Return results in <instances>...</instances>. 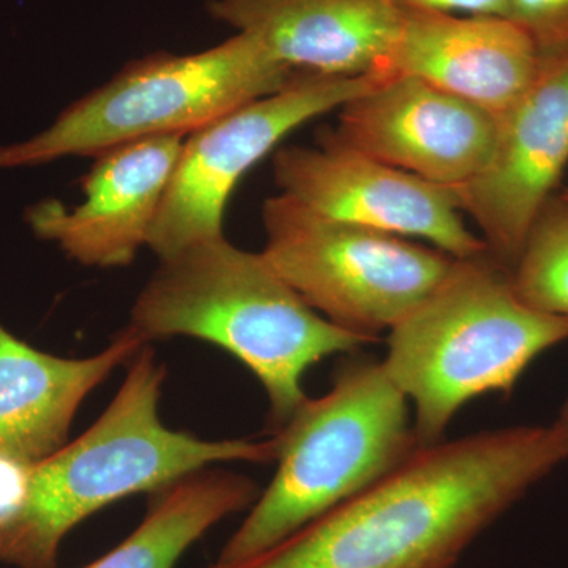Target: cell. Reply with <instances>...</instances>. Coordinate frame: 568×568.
Segmentation results:
<instances>
[{
    "label": "cell",
    "instance_id": "10",
    "mask_svg": "<svg viewBox=\"0 0 568 568\" xmlns=\"http://www.w3.org/2000/svg\"><path fill=\"white\" fill-rule=\"evenodd\" d=\"M332 134L377 162L458 189L488 166L499 118L416 77H388L339 108Z\"/></svg>",
    "mask_w": 568,
    "mask_h": 568
},
{
    "label": "cell",
    "instance_id": "3",
    "mask_svg": "<svg viewBox=\"0 0 568 568\" xmlns=\"http://www.w3.org/2000/svg\"><path fill=\"white\" fill-rule=\"evenodd\" d=\"M166 368L142 346L111 405L74 443L32 466L21 510L0 526V562L58 568L70 530L115 500L153 493L216 463H271L275 437L205 440L160 420Z\"/></svg>",
    "mask_w": 568,
    "mask_h": 568
},
{
    "label": "cell",
    "instance_id": "21",
    "mask_svg": "<svg viewBox=\"0 0 568 568\" xmlns=\"http://www.w3.org/2000/svg\"><path fill=\"white\" fill-rule=\"evenodd\" d=\"M558 420L560 422V424L566 426L568 432V398L566 405H564L562 407V410H560V417L558 418Z\"/></svg>",
    "mask_w": 568,
    "mask_h": 568
},
{
    "label": "cell",
    "instance_id": "1",
    "mask_svg": "<svg viewBox=\"0 0 568 568\" xmlns=\"http://www.w3.org/2000/svg\"><path fill=\"white\" fill-rule=\"evenodd\" d=\"M567 459L559 420L444 439L261 555L205 568H455Z\"/></svg>",
    "mask_w": 568,
    "mask_h": 568
},
{
    "label": "cell",
    "instance_id": "14",
    "mask_svg": "<svg viewBox=\"0 0 568 568\" xmlns=\"http://www.w3.org/2000/svg\"><path fill=\"white\" fill-rule=\"evenodd\" d=\"M209 14L287 69L387 77L403 10L392 0H207Z\"/></svg>",
    "mask_w": 568,
    "mask_h": 568
},
{
    "label": "cell",
    "instance_id": "5",
    "mask_svg": "<svg viewBox=\"0 0 568 568\" xmlns=\"http://www.w3.org/2000/svg\"><path fill=\"white\" fill-rule=\"evenodd\" d=\"M274 478L226 541L215 566L261 555L403 465L418 443L409 399L383 362L355 357L320 398H306L275 432Z\"/></svg>",
    "mask_w": 568,
    "mask_h": 568
},
{
    "label": "cell",
    "instance_id": "18",
    "mask_svg": "<svg viewBox=\"0 0 568 568\" xmlns=\"http://www.w3.org/2000/svg\"><path fill=\"white\" fill-rule=\"evenodd\" d=\"M504 18L528 33L541 59L568 55V0H507Z\"/></svg>",
    "mask_w": 568,
    "mask_h": 568
},
{
    "label": "cell",
    "instance_id": "20",
    "mask_svg": "<svg viewBox=\"0 0 568 568\" xmlns=\"http://www.w3.org/2000/svg\"><path fill=\"white\" fill-rule=\"evenodd\" d=\"M399 9L439 11L462 17H506L507 0H392Z\"/></svg>",
    "mask_w": 568,
    "mask_h": 568
},
{
    "label": "cell",
    "instance_id": "22",
    "mask_svg": "<svg viewBox=\"0 0 568 568\" xmlns=\"http://www.w3.org/2000/svg\"><path fill=\"white\" fill-rule=\"evenodd\" d=\"M560 196H562V197H564V200H566V201H567V203H568V189L566 190V192H564L562 194H560Z\"/></svg>",
    "mask_w": 568,
    "mask_h": 568
},
{
    "label": "cell",
    "instance_id": "8",
    "mask_svg": "<svg viewBox=\"0 0 568 568\" xmlns=\"http://www.w3.org/2000/svg\"><path fill=\"white\" fill-rule=\"evenodd\" d=\"M387 77L302 73L278 92L227 112L183 141L148 246L166 260L224 235V213L237 183L291 132L372 91Z\"/></svg>",
    "mask_w": 568,
    "mask_h": 568
},
{
    "label": "cell",
    "instance_id": "11",
    "mask_svg": "<svg viewBox=\"0 0 568 568\" xmlns=\"http://www.w3.org/2000/svg\"><path fill=\"white\" fill-rule=\"evenodd\" d=\"M567 166L568 55H562L544 59L536 81L500 115L488 166L454 189L459 211L473 216L488 252L510 271Z\"/></svg>",
    "mask_w": 568,
    "mask_h": 568
},
{
    "label": "cell",
    "instance_id": "6",
    "mask_svg": "<svg viewBox=\"0 0 568 568\" xmlns=\"http://www.w3.org/2000/svg\"><path fill=\"white\" fill-rule=\"evenodd\" d=\"M297 71L246 33L192 54L153 52L67 106L43 132L0 144V171L50 164L159 136H189L283 89Z\"/></svg>",
    "mask_w": 568,
    "mask_h": 568
},
{
    "label": "cell",
    "instance_id": "13",
    "mask_svg": "<svg viewBox=\"0 0 568 568\" xmlns=\"http://www.w3.org/2000/svg\"><path fill=\"white\" fill-rule=\"evenodd\" d=\"M387 77H416L500 118L541 69L528 33L504 17L402 9Z\"/></svg>",
    "mask_w": 568,
    "mask_h": 568
},
{
    "label": "cell",
    "instance_id": "2",
    "mask_svg": "<svg viewBox=\"0 0 568 568\" xmlns=\"http://www.w3.org/2000/svg\"><path fill=\"white\" fill-rule=\"evenodd\" d=\"M129 327L145 343L190 336L234 355L264 387L276 429L308 398L302 384L313 365L375 343L325 320L263 252L239 248L226 235L160 261Z\"/></svg>",
    "mask_w": 568,
    "mask_h": 568
},
{
    "label": "cell",
    "instance_id": "19",
    "mask_svg": "<svg viewBox=\"0 0 568 568\" xmlns=\"http://www.w3.org/2000/svg\"><path fill=\"white\" fill-rule=\"evenodd\" d=\"M33 465L0 455V526L21 510L29 491Z\"/></svg>",
    "mask_w": 568,
    "mask_h": 568
},
{
    "label": "cell",
    "instance_id": "12",
    "mask_svg": "<svg viewBox=\"0 0 568 568\" xmlns=\"http://www.w3.org/2000/svg\"><path fill=\"white\" fill-rule=\"evenodd\" d=\"M185 138H151L93 156L82 178L80 204L70 209L43 200L26 211V222L37 237L54 242L85 267L132 264L148 246Z\"/></svg>",
    "mask_w": 568,
    "mask_h": 568
},
{
    "label": "cell",
    "instance_id": "17",
    "mask_svg": "<svg viewBox=\"0 0 568 568\" xmlns=\"http://www.w3.org/2000/svg\"><path fill=\"white\" fill-rule=\"evenodd\" d=\"M511 282L525 304L568 317V203L560 194L538 213L511 268Z\"/></svg>",
    "mask_w": 568,
    "mask_h": 568
},
{
    "label": "cell",
    "instance_id": "7",
    "mask_svg": "<svg viewBox=\"0 0 568 568\" xmlns=\"http://www.w3.org/2000/svg\"><path fill=\"white\" fill-rule=\"evenodd\" d=\"M264 256L321 316L377 342L443 283L457 257L339 222L286 194L263 204Z\"/></svg>",
    "mask_w": 568,
    "mask_h": 568
},
{
    "label": "cell",
    "instance_id": "15",
    "mask_svg": "<svg viewBox=\"0 0 568 568\" xmlns=\"http://www.w3.org/2000/svg\"><path fill=\"white\" fill-rule=\"evenodd\" d=\"M145 345L126 327L102 353L63 358L41 353L0 324V455L37 465L61 450L82 402Z\"/></svg>",
    "mask_w": 568,
    "mask_h": 568
},
{
    "label": "cell",
    "instance_id": "16",
    "mask_svg": "<svg viewBox=\"0 0 568 568\" xmlns=\"http://www.w3.org/2000/svg\"><path fill=\"white\" fill-rule=\"evenodd\" d=\"M257 496L252 478L205 467L153 491L141 525L82 568H175L209 529L252 507Z\"/></svg>",
    "mask_w": 568,
    "mask_h": 568
},
{
    "label": "cell",
    "instance_id": "9",
    "mask_svg": "<svg viewBox=\"0 0 568 568\" xmlns=\"http://www.w3.org/2000/svg\"><path fill=\"white\" fill-rule=\"evenodd\" d=\"M316 145H286L274 156L280 193L339 222L420 237L457 260L488 252L467 230L454 190L396 170L317 132Z\"/></svg>",
    "mask_w": 568,
    "mask_h": 568
},
{
    "label": "cell",
    "instance_id": "4",
    "mask_svg": "<svg viewBox=\"0 0 568 568\" xmlns=\"http://www.w3.org/2000/svg\"><path fill=\"white\" fill-rule=\"evenodd\" d=\"M568 339V317L519 298L511 271L491 253L455 260L443 283L396 324L384 369L416 409L420 447L440 443L477 396L510 395L545 351Z\"/></svg>",
    "mask_w": 568,
    "mask_h": 568
}]
</instances>
